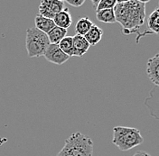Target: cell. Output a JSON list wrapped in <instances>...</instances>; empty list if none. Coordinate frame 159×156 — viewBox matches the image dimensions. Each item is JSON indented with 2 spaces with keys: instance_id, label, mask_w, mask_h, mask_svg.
Returning <instances> with one entry per match:
<instances>
[{
  "instance_id": "cell-4",
  "label": "cell",
  "mask_w": 159,
  "mask_h": 156,
  "mask_svg": "<svg viewBox=\"0 0 159 156\" xmlns=\"http://www.w3.org/2000/svg\"><path fill=\"white\" fill-rule=\"evenodd\" d=\"M73 156H92L94 144L89 136L81 133H73L64 143Z\"/></svg>"
},
{
  "instance_id": "cell-12",
  "label": "cell",
  "mask_w": 159,
  "mask_h": 156,
  "mask_svg": "<svg viewBox=\"0 0 159 156\" xmlns=\"http://www.w3.org/2000/svg\"><path fill=\"white\" fill-rule=\"evenodd\" d=\"M103 35V31L99 28L98 25H93V26L89 29V31L84 35V38L88 42L89 46H95L98 44Z\"/></svg>"
},
{
  "instance_id": "cell-22",
  "label": "cell",
  "mask_w": 159,
  "mask_h": 156,
  "mask_svg": "<svg viewBox=\"0 0 159 156\" xmlns=\"http://www.w3.org/2000/svg\"><path fill=\"white\" fill-rule=\"evenodd\" d=\"M99 1H100V0H92V1H91V3H92V5H93V7H94L95 9H96L97 6L99 5Z\"/></svg>"
},
{
  "instance_id": "cell-13",
  "label": "cell",
  "mask_w": 159,
  "mask_h": 156,
  "mask_svg": "<svg viewBox=\"0 0 159 156\" xmlns=\"http://www.w3.org/2000/svg\"><path fill=\"white\" fill-rule=\"evenodd\" d=\"M34 24H35V28L39 30L44 33H48L52 29L55 25L53 23V20L43 17L40 15H37L34 18Z\"/></svg>"
},
{
  "instance_id": "cell-20",
  "label": "cell",
  "mask_w": 159,
  "mask_h": 156,
  "mask_svg": "<svg viewBox=\"0 0 159 156\" xmlns=\"http://www.w3.org/2000/svg\"><path fill=\"white\" fill-rule=\"evenodd\" d=\"M56 156H73L71 154V152L70 151V149L67 146H63V148L58 153V154Z\"/></svg>"
},
{
  "instance_id": "cell-5",
  "label": "cell",
  "mask_w": 159,
  "mask_h": 156,
  "mask_svg": "<svg viewBox=\"0 0 159 156\" xmlns=\"http://www.w3.org/2000/svg\"><path fill=\"white\" fill-rule=\"evenodd\" d=\"M64 7L65 2L62 0H43L39 6V15L49 19H53Z\"/></svg>"
},
{
  "instance_id": "cell-18",
  "label": "cell",
  "mask_w": 159,
  "mask_h": 156,
  "mask_svg": "<svg viewBox=\"0 0 159 156\" xmlns=\"http://www.w3.org/2000/svg\"><path fill=\"white\" fill-rule=\"evenodd\" d=\"M117 1L116 0H100L99 3V5L97 6L95 11L99 12L101 10H106V9H111L114 8V7L116 6Z\"/></svg>"
},
{
  "instance_id": "cell-8",
  "label": "cell",
  "mask_w": 159,
  "mask_h": 156,
  "mask_svg": "<svg viewBox=\"0 0 159 156\" xmlns=\"http://www.w3.org/2000/svg\"><path fill=\"white\" fill-rule=\"evenodd\" d=\"M159 5L157 7V8L154 10L150 16H149L148 19V30L142 33H140L139 36L136 39V42L138 43L139 42L140 37H143L147 34H151V33H155L157 34L159 32Z\"/></svg>"
},
{
  "instance_id": "cell-3",
  "label": "cell",
  "mask_w": 159,
  "mask_h": 156,
  "mask_svg": "<svg viewBox=\"0 0 159 156\" xmlns=\"http://www.w3.org/2000/svg\"><path fill=\"white\" fill-rule=\"evenodd\" d=\"M49 44V39L46 33L36 28H28L26 30L25 47L30 58L43 56Z\"/></svg>"
},
{
  "instance_id": "cell-15",
  "label": "cell",
  "mask_w": 159,
  "mask_h": 156,
  "mask_svg": "<svg viewBox=\"0 0 159 156\" xmlns=\"http://www.w3.org/2000/svg\"><path fill=\"white\" fill-rule=\"evenodd\" d=\"M93 25L94 24L88 17H81V18H80L78 20V22L76 23V25H75L76 34L84 36L89 32V29L93 26Z\"/></svg>"
},
{
  "instance_id": "cell-11",
  "label": "cell",
  "mask_w": 159,
  "mask_h": 156,
  "mask_svg": "<svg viewBox=\"0 0 159 156\" xmlns=\"http://www.w3.org/2000/svg\"><path fill=\"white\" fill-rule=\"evenodd\" d=\"M52 20L55 26H58L62 29L67 30L72 24V17L67 7H64L61 12H59Z\"/></svg>"
},
{
  "instance_id": "cell-6",
  "label": "cell",
  "mask_w": 159,
  "mask_h": 156,
  "mask_svg": "<svg viewBox=\"0 0 159 156\" xmlns=\"http://www.w3.org/2000/svg\"><path fill=\"white\" fill-rule=\"evenodd\" d=\"M43 56L49 62H52L56 65H62L70 59L68 55H66L60 49L58 44H52V43H50L49 46L44 51Z\"/></svg>"
},
{
  "instance_id": "cell-17",
  "label": "cell",
  "mask_w": 159,
  "mask_h": 156,
  "mask_svg": "<svg viewBox=\"0 0 159 156\" xmlns=\"http://www.w3.org/2000/svg\"><path fill=\"white\" fill-rule=\"evenodd\" d=\"M60 49L69 57H73V43L72 36H65L58 43Z\"/></svg>"
},
{
  "instance_id": "cell-7",
  "label": "cell",
  "mask_w": 159,
  "mask_h": 156,
  "mask_svg": "<svg viewBox=\"0 0 159 156\" xmlns=\"http://www.w3.org/2000/svg\"><path fill=\"white\" fill-rule=\"evenodd\" d=\"M147 75L149 80L155 85H159V54L150 58L147 63Z\"/></svg>"
},
{
  "instance_id": "cell-14",
  "label": "cell",
  "mask_w": 159,
  "mask_h": 156,
  "mask_svg": "<svg viewBox=\"0 0 159 156\" xmlns=\"http://www.w3.org/2000/svg\"><path fill=\"white\" fill-rule=\"evenodd\" d=\"M67 34V30L60 28L58 26H54L52 29L47 33L50 43L58 44L61 40L63 39Z\"/></svg>"
},
{
  "instance_id": "cell-10",
  "label": "cell",
  "mask_w": 159,
  "mask_h": 156,
  "mask_svg": "<svg viewBox=\"0 0 159 156\" xmlns=\"http://www.w3.org/2000/svg\"><path fill=\"white\" fill-rule=\"evenodd\" d=\"M146 106L148 107L152 117L157 120L158 119V86H155L150 92V96L145 102Z\"/></svg>"
},
{
  "instance_id": "cell-21",
  "label": "cell",
  "mask_w": 159,
  "mask_h": 156,
  "mask_svg": "<svg viewBox=\"0 0 159 156\" xmlns=\"http://www.w3.org/2000/svg\"><path fill=\"white\" fill-rule=\"evenodd\" d=\"M133 156H151L149 154H148L147 152H144V151H139L138 153H136Z\"/></svg>"
},
{
  "instance_id": "cell-16",
  "label": "cell",
  "mask_w": 159,
  "mask_h": 156,
  "mask_svg": "<svg viewBox=\"0 0 159 156\" xmlns=\"http://www.w3.org/2000/svg\"><path fill=\"white\" fill-rule=\"evenodd\" d=\"M96 17L99 22L103 24H115L116 17H115V13L114 8L111 9L101 10L99 12H96Z\"/></svg>"
},
{
  "instance_id": "cell-19",
  "label": "cell",
  "mask_w": 159,
  "mask_h": 156,
  "mask_svg": "<svg viewBox=\"0 0 159 156\" xmlns=\"http://www.w3.org/2000/svg\"><path fill=\"white\" fill-rule=\"evenodd\" d=\"M66 3L72 6V7H80L85 3V0H66Z\"/></svg>"
},
{
  "instance_id": "cell-2",
  "label": "cell",
  "mask_w": 159,
  "mask_h": 156,
  "mask_svg": "<svg viewBox=\"0 0 159 156\" xmlns=\"http://www.w3.org/2000/svg\"><path fill=\"white\" fill-rule=\"evenodd\" d=\"M144 139L139 129L133 127H116L113 128L112 143L122 152H127L140 145Z\"/></svg>"
},
{
  "instance_id": "cell-9",
  "label": "cell",
  "mask_w": 159,
  "mask_h": 156,
  "mask_svg": "<svg viewBox=\"0 0 159 156\" xmlns=\"http://www.w3.org/2000/svg\"><path fill=\"white\" fill-rule=\"evenodd\" d=\"M72 43L73 57H81L89 51V44L84 38V36L75 34L74 36H72Z\"/></svg>"
},
{
  "instance_id": "cell-1",
  "label": "cell",
  "mask_w": 159,
  "mask_h": 156,
  "mask_svg": "<svg viewBox=\"0 0 159 156\" xmlns=\"http://www.w3.org/2000/svg\"><path fill=\"white\" fill-rule=\"evenodd\" d=\"M144 1H117L114 7L116 22L122 26L125 34L137 33L146 18V4Z\"/></svg>"
}]
</instances>
